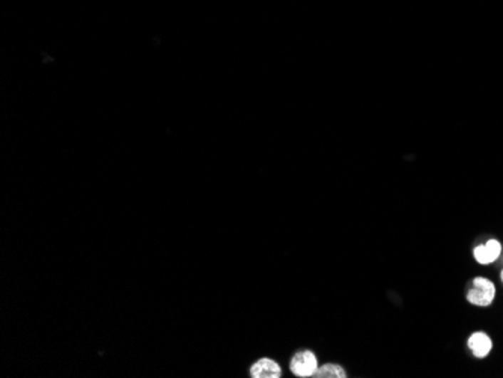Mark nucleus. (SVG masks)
Listing matches in <instances>:
<instances>
[{
	"mask_svg": "<svg viewBox=\"0 0 503 378\" xmlns=\"http://www.w3.org/2000/svg\"><path fill=\"white\" fill-rule=\"evenodd\" d=\"M496 297V286L487 278H475L472 288L467 291L466 298L469 303L475 306H489L494 302Z\"/></svg>",
	"mask_w": 503,
	"mask_h": 378,
	"instance_id": "1",
	"label": "nucleus"
},
{
	"mask_svg": "<svg viewBox=\"0 0 503 378\" xmlns=\"http://www.w3.org/2000/svg\"><path fill=\"white\" fill-rule=\"evenodd\" d=\"M318 359L312 353L311 350H301L296 353L289 362V369L294 375L306 378L313 377V374L318 369Z\"/></svg>",
	"mask_w": 503,
	"mask_h": 378,
	"instance_id": "2",
	"label": "nucleus"
},
{
	"mask_svg": "<svg viewBox=\"0 0 503 378\" xmlns=\"http://www.w3.org/2000/svg\"><path fill=\"white\" fill-rule=\"evenodd\" d=\"M249 372L252 378H281L282 377L281 364L269 357H262L256 360L254 364H252Z\"/></svg>",
	"mask_w": 503,
	"mask_h": 378,
	"instance_id": "3",
	"label": "nucleus"
},
{
	"mask_svg": "<svg viewBox=\"0 0 503 378\" xmlns=\"http://www.w3.org/2000/svg\"><path fill=\"white\" fill-rule=\"evenodd\" d=\"M500 253H502V244L497 240H488L485 244L476 246L473 251L476 263H479L482 266L493 264L494 261L499 259Z\"/></svg>",
	"mask_w": 503,
	"mask_h": 378,
	"instance_id": "4",
	"label": "nucleus"
},
{
	"mask_svg": "<svg viewBox=\"0 0 503 378\" xmlns=\"http://www.w3.org/2000/svg\"><path fill=\"white\" fill-rule=\"evenodd\" d=\"M467 347L470 348V351H472L475 357L484 359V357H487L489 353H492V350H493V341H492V337H489L487 333H484V332H475V333H472V335L469 336Z\"/></svg>",
	"mask_w": 503,
	"mask_h": 378,
	"instance_id": "5",
	"label": "nucleus"
},
{
	"mask_svg": "<svg viewBox=\"0 0 503 378\" xmlns=\"http://www.w3.org/2000/svg\"><path fill=\"white\" fill-rule=\"evenodd\" d=\"M313 377L315 378H346L347 371L338 363H326L323 367H318Z\"/></svg>",
	"mask_w": 503,
	"mask_h": 378,
	"instance_id": "6",
	"label": "nucleus"
},
{
	"mask_svg": "<svg viewBox=\"0 0 503 378\" xmlns=\"http://www.w3.org/2000/svg\"><path fill=\"white\" fill-rule=\"evenodd\" d=\"M500 279H502V282H503V270H502V273H500Z\"/></svg>",
	"mask_w": 503,
	"mask_h": 378,
	"instance_id": "7",
	"label": "nucleus"
}]
</instances>
